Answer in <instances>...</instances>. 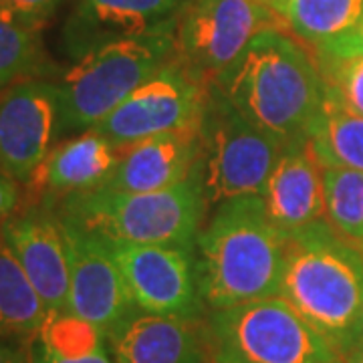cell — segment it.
Here are the masks:
<instances>
[{
    "instance_id": "cell-1",
    "label": "cell",
    "mask_w": 363,
    "mask_h": 363,
    "mask_svg": "<svg viewBox=\"0 0 363 363\" xmlns=\"http://www.w3.org/2000/svg\"><path fill=\"white\" fill-rule=\"evenodd\" d=\"M286 26L259 33L214 79L234 107L283 147L309 140L327 105L317 55Z\"/></svg>"
},
{
    "instance_id": "cell-2",
    "label": "cell",
    "mask_w": 363,
    "mask_h": 363,
    "mask_svg": "<svg viewBox=\"0 0 363 363\" xmlns=\"http://www.w3.org/2000/svg\"><path fill=\"white\" fill-rule=\"evenodd\" d=\"M286 234L271 220L262 196L224 202L198 234L194 257L208 311L279 297Z\"/></svg>"
},
{
    "instance_id": "cell-3",
    "label": "cell",
    "mask_w": 363,
    "mask_h": 363,
    "mask_svg": "<svg viewBox=\"0 0 363 363\" xmlns=\"http://www.w3.org/2000/svg\"><path fill=\"white\" fill-rule=\"evenodd\" d=\"M341 355L363 337V248L327 220L286 234L281 295Z\"/></svg>"
},
{
    "instance_id": "cell-4",
    "label": "cell",
    "mask_w": 363,
    "mask_h": 363,
    "mask_svg": "<svg viewBox=\"0 0 363 363\" xmlns=\"http://www.w3.org/2000/svg\"><path fill=\"white\" fill-rule=\"evenodd\" d=\"M57 216L105 240L162 245L194 252L206 214L200 169L186 182L157 192L99 188L49 204Z\"/></svg>"
},
{
    "instance_id": "cell-5",
    "label": "cell",
    "mask_w": 363,
    "mask_h": 363,
    "mask_svg": "<svg viewBox=\"0 0 363 363\" xmlns=\"http://www.w3.org/2000/svg\"><path fill=\"white\" fill-rule=\"evenodd\" d=\"M178 23L104 43L57 75L61 138L93 130L128 95L176 57Z\"/></svg>"
},
{
    "instance_id": "cell-6",
    "label": "cell",
    "mask_w": 363,
    "mask_h": 363,
    "mask_svg": "<svg viewBox=\"0 0 363 363\" xmlns=\"http://www.w3.org/2000/svg\"><path fill=\"white\" fill-rule=\"evenodd\" d=\"M198 135V169L208 208L262 196L283 145L248 121L214 79L208 81Z\"/></svg>"
},
{
    "instance_id": "cell-7",
    "label": "cell",
    "mask_w": 363,
    "mask_h": 363,
    "mask_svg": "<svg viewBox=\"0 0 363 363\" xmlns=\"http://www.w3.org/2000/svg\"><path fill=\"white\" fill-rule=\"evenodd\" d=\"M214 363H341L335 347L283 297L208 311Z\"/></svg>"
},
{
    "instance_id": "cell-8",
    "label": "cell",
    "mask_w": 363,
    "mask_h": 363,
    "mask_svg": "<svg viewBox=\"0 0 363 363\" xmlns=\"http://www.w3.org/2000/svg\"><path fill=\"white\" fill-rule=\"evenodd\" d=\"M285 26L262 0H190L176 26V57L202 79H216L259 33Z\"/></svg>"
},
{
    "instance_id": "cell-9",
    "label": "cell",
    "mask_w": 363,
    "mask_h": 363,
    "mask_svg": "<svg viewBox=\"0 0 363 363\" xmlns=\"http://www.w3.org/2000/svg\"><path fill=\"white\" fill-rule=\"evenodd\" d=\"M208 79L198 77L174 57L116 109L93 131L101 133L119 150L172 131L196 128L200 123Z\"/></svg>"
},
{
    "instance_id": "cell-10",
    "label": "cell",
    "mask_w": 363,
    "mask_h": 363,
    "mask_svg": "<svg viewBox=\"0 0 363 363\" xmlns=\"http://www.w3.org/2000/svg\"><path fill=\"white\" fill-rule=\"evenodd\" d=\"M104 242L140 311L190 321L204 317L208 309L200 295L194 252L105 238Z\"/></svg>"
},
{
    "instance_id": "cell-11",
    "label": "cell",
    "mask_w": 363,
    "mask_h": 363,
    "mask_svg": "<svg viewBox=\"0 0 363 363\" xmlns=\"http://www.w3.org/2000/svg\"><path fill=\"white\" fill-rule=\"evenodd\" d=\"M57 79L37 77L0 91V169L28 184L61 138Z\"/></svg>"
},
{
    "instance_id": "cell-12",
    "label": "cell",
    "mask_w": 363,
    "mask_h": 363,
    "mask_svg": "<svg viewBox=\"0 0 363 363\" xmlns=\"http://www.w3.org/2000/svg\"><path fill=\"white\" fill-rule=\"evenodd\" d=\"M61 224L65 233L71 274L67 311L95 325L107 337L140 309L135 307L123 274L104 238L63 220Z\"/></svg>"
},
{
    "instance_id": "cell-13",
    "label": "cell",
    "mask_w": 363,
    "mask_h": 363,
    "mask_svg": "<svg viewBox=\"0 0 363 363\" xmlns=\"http://www.w3.org/2000/svg\"><path fill=\"white\" fill-rule=\"evenodd\" d=\"M49 311L69 309V252L63 224L49 204H28L0 226Z\"/></svg>"
},
{
    "instance_id": "cell-14",
    "label": "cell",
    "mask_w": 363,
    "mask_h": 363,
    "mask_svg": "<svg viewBox=\"0 0 363 363\" xmlns=\"http://www.w3.org/2000/svg\"><path fill=\"white\" fill-rule=\"evenodd\" d=\"M121 152L123 150L93 130L61 142L45 157L28 184L23 186V206L55 204L67 196L104 188L116 169Z\"/></svg>"
},
{
    "instance_id": "cell-15",
    "label": "cell",
    "mask_w": 363,
    "mask_h": 363,
    "mask_svg": "<svg viewBox=\"0 0 363 363\" xmlns=\"http://www.w3.org/2000/svg\"><path fill=\"white\" fill-rule=\"evenodd\" d=\"M190 0H77L67 21L63 40L79 59L91 49L125 37H138L178 23Z\"/></svg>"
},
{
    "instance_id": "cell-16",
    "label": "cell",
    "mask_w": 363,
    "mask_h": 363,
    "mask_svg": "<svg viewBox=\"0 0 363 363\" xmlns=\"http://www.w3.org/2000/svg\"><path fill=\"white\" fill-rule=\"evenodd\" d=\"M116 363H214L206 323L138 311L107 335Z\"/></svg>"
},
{
    "instance_id": "cell-17",
    "label": "cell",
    "mask_w": 363,
    "mask_h": 363,
    "mask_svg": "<svg viewBox=\"0 0 363 363\" xmlns=\"http://www.w3.org/2000/svg\"><path fill=\"white\" fill-rule=\"evenodd\" d=\"M262 200L271 220L285 234L327 220L323 164L315 156L309 140L283 147L267 180Z\"/></svg>"
},
{
    "instance_id": "cell-18",
    "label": "cell",
    "mask_w": 363,
    "mask_h": 363,
    "mask_svg": "<svg viewBox=\"0 0 363 363\" xmlns=\"http://www.w3.org/2000/svg\"><path fill=\"white\" fill-rule=\"evenodd\" d=\"M198 125L125 147L104 188L121 192H157L186 182L200 162Z\"/></svg>"
},
{
    "instance_id": "cell-19",
    "label": "cell",
    "mask_w": 363,
    "mask_h": 363,
    "mask_svg": "<svg viewBox=\"0 0 363 363\" xmlns=\"http://www.w3.org/2000/svg\"><path fill=\"white\" fill-rule=\"evenodd\" d=\"M49 315L0 230V335L37 337Z\"/></svg>"
},
{
    "instance_id": "cell-20",
    "label": "cell",
    "mask_w": 363,
    "mask_h": 363,
    "mask_svg": "<svg viewBox=\"0 0 363 363\" xmlns=\"http://www.w3.org/2000/svg\"><path fill=\"white\" fill-rule=\"evenodd\" d=\"M274 13L297 39L319 47L362 21L363 0H285Z\"/></svg>"
},
{
    "instance_id": "cell-21",
    "label": "cell",
    "mask_w": 363,
    "mask_h": 363,
    "mask_svg": "<svg viewBox=\"0 0 363 363\" xmlns=\"http://www.w3.org/2000/svg\"><path fill=\"white\" fill-rule=\"evenodd\" d=\"M309 142L323 168L363 172V117L327 104L313 125Z\"/></svg>"
},
{
    "instance_id": "cell-22",
    "label": "cell",
    "mask_w": 363,
    "mask_h": 363,
    "mask_svg": "<svg viewBox=\"0 0 363 363\" xmlns=\"http://www.w3.org/2000/svg\"><path fill=\"white\" fill-rule=\"evenodd\" d=\"M55 65L45 52L40 28L0 18V91L26 79L55 75Z\"/></svg>"
},
{
    "instance_id": "cell-23",
    "label": "cell",
    "mask_w": 363,
    "mask_h": 363,
    "mask_svg": "<svg viewBox=\"0 0 363 363\" xmlns=\"http://www.w3.org/2000/svg\"><path fill=\"white\" fill-rule=\"evenodd\" d=\"M325 218L343 238L363 248V172L323 168Z\"/></svg>"
},
{
    "instance_id": "cell-24",
    "label": "cell",
    "mask_w": 363,
    "mask_h": 363,
    "mask_svg": "<svg viewBox=\"0 0 363 363\" xmlns=\"http://www.w3.org/2000/svg\"><path fill=\"white\" fill-rule=\"evenodd\" d=\"M37 341L63 357L87 355L107 345V337L101 329L71 311H49Z\"/></svg>"
},
{
    "instance_id": "cell-25",
    "label": "cell",
    "mask_w": 363,
    "mask_h": 363,
    "mask_svg": "<svg viewBox=\"0 0 363 363\" xmlns=\"http://www.w3.org/2000/svg\"><path fill=\"white\" fill-rule=\"evenodd\" d=\"M317 61L327 87V104L363 117V55H317Z\"/></svg>"
},
{
    "instance_id": "cell-26",
    "label": "cell",
    "mask_w": 363,
    "mask_h": 363,
    "mask_svg": "<svg viewBox=\"0 0 363 363\" xmlns=\"http://www.w3.org/2000/svg\"><path fill=\"white\" fill-rule=\"evenodd\" d=\"M61 2L63 0H0V18L43 30Z\"/></svg>"
},
{
    "instance_id": "cell-27",
    "label": "cell",
    "mask_w": 363,
    "mask_h": 363,
    "mask_svg": "<svg viewBox=\"0 0 363 363\" xmlns=\"http://www.w3.org/2000/svg\"><path fill=\"white\" fill-rule=\"evenodd\" d=\"M315 52L317 55H329V57L363 55V18L353 28H350L347 33H343L335 39L327 40L323 45L315 47Z\"/></svg>"
},
{
    "instance_id": "cell-28",
    "label": "cell",
    "mask_w": 363,
    "mask_h": 363,
    "mask_svg": "<svg viewBox=\"0 0 363 363\" xmlns=\"http://www.w3.org/2000/svg\"><path fill=\"white\" fill-rule=\"evenodd\" d=\"M33 363H116L113 362V355L109 351V345H104L93 353L87 355H77V357H63V355H57L47 347H43L39 341L35 339V345H33Z\"/></svg>"
},
{
    "instance_id": "cell-29",
    "label": "cell",
    "mask_w": 363,
    "mask_h": 363,
    "mask_svg": "<svg viewBox=\"0 0 363 363\" xmlns=\"http://www.w3.org/2000/svg\"><path fill=\"white\" fill-rule=\"evenodd\" d=\"M25 202V194L21 190V184L13 180L9 174L0 169V226L18 212Z\"/></svg>"
},
{
    "instance_id": "cell-30",
    "label": "cell",
    "mask_w": 363,
    "mask_h": 363,
    "mask_svg": "<svg viewBox=\"0 0 363 363\" xmlns=\"http://www.w3.org/2000/svg\"><path fill=\"white\" fill-rule=\"evenodd\" d=\"M35 339L0 335V363H33Z\"/></svg>"
},
{
    "instance_id": "cell-31",
    "label": "cell",
    "mask_w": 363,
    "mask_h": 363,
    "mask_svg": "<svg viewBox=\"0 0 363 363\" xmlns=\"http://www.w3.org/2000/svg\"><path fill=\"white\" fill-rule=\"evenodd\" d=\"M341 363H363V337L343 355Z\"/></svg>"
},
{
    "instance_id": "cell-32",
    "label": "cell",
    "mask_w": 363,
    "mask_h": 363,
    "mask_svg": "<svg viewBox=\"0 0 363 363\" xmlns=\"http://www.w3.org/2000/svg\"><path fill=\"white\" fill-rule=\"evenodd\" d=\"M262 2H264V4H269L272 11H277V9H279V6H281L285 0H262Z\"/></svg>"
}]
</instances>
